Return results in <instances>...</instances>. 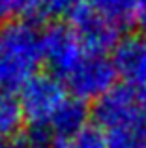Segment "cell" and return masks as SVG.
<instances>
[{"mask_svg":"<svg viewBox=\"0 0 146 148\" xmlns=\"http://www.w3.org/2000/svg\"><path fill=\"white\" fill-rule=\"evenodd\" d=\"M41 60V34L32 21L17 19L0 25V92L21 90L38 75Z\"/></svg>","mask_w":146,"mask_h":148,"instance_id":"obj_1","label":"cell"},{"mask_svg":"<svg viewBox=\"0 0 146 148\" xmlns=\"http://www.w3.org/2000/svg\"><path fill=\"white\" fill-rule=\"evenodd\" d=\"M94 118L99 130H107V133L146 120V86L114 84L96 101Z\"/></svg>","mask_w":146,"mask_h":148,"instance_id":"obj_2","label":"cell"},{"mask_svg":"<svg viewBox=\"0 0 146 148\" xmlns=\"http://www.w3.org/2000/svg\"><path fill=\"white\" fill-rule=\"evenodd\" d=\"M21 99L25 118L28 126H47L58 107L68 99L66 86L60 77L53 73H38L21 88Z\"/></svg>","mask_w":146,"mask_h":148,"instance_id":"obj_3","label":"cell"},{"mask_svg":"<svg viewBox=\"0 0 146 148\" xmlns=\"http://www.w3.org/2000/svg\"><path fill=\"white\" fill-rule=\"evenodd\" d=\"M116 69L113 60L101 54H86L81 64L66 77L68 86L77 99H96L105 96L116 81Z\"/></svg>","mask_w":146,"mask_h":148,"instance_id":"obj_4","label":"cell"},{"mask_svg":"<svg viewBox=\"0 0 146 148\" xmlns=\"http://www.w3.org/2000/svg\"><path fill=\"white\" fill-rule=\"evenodd\" d=\"M41 45H43V60L56 75L68 77L86 56V51L73 26L62 23L45 28V32L41 34Z\"/></svg>","mask_w":146,"mask_h":148,"instance_id":"obj_5","label":"cell"},{"mask_svg":"<svg viewBox=\"0 0 146 148\" xmlns=\"http://www.w3.org/2000/svg\"><path fill=\"white\" fill-rule=\"evenodd\" d=\"M71 26L77 32L86 54H101L105 56L107 51L118 45L120 26L111 23L109 19L101 17L90 8V4L83 6L71 15Z\"/></svg>","mask_w":146,"mask_h":148,"instance_id":"obj_6","label":"cell"},{"mask_svg":"<svg viewBox=\"0 0 146 148\" xmlns=\"http://www.w3.org/2000/svg\"><path fill=\"white\" fill-rule=\"evenodd\" d=\"M113 64L124 83L146 86V36L131 34L120 38L113 53Z\"/></svg>","mask_w":146,"mask_h":148,"instance_id":"obj_7","label":"cell"},{"mask_svg":"<svg viewBox=\"0 0 146 148\" xmlns=\"http://www.w3.org/2000/svg\"><path fill=\"white\" fill-rule=\"evenodd\" d=\"M88 118H90V109L86 107V103L77 98H68L53 114L49 127L58 137H73L88 126Z\"/></svg>","mask_w":146,"mask_h":148,"instance_id":"obj_8","label":"cell"},{"mask_svg":"<svg viewBox=\"0 0 146 148\" xmlns=\"http://www.w3.org/2000/svg\"><path fill=\"white\" fill-rule=\"evenodd\" d=\"M21 99L11 92H0V139H11L21 133L25 124Z\"/></svg>","mask_w":146,"mask_h":148,"instance_id":"obj_9","label":"cell"},{"mask_svg":"<svg viewBox=\"0 0 146 148\" xmlns=\"http://www.w3.org/2000/svg\"><path fill=\"white\" fill-rule=\"evenodd\" d=\"M53 148H109L107 135L98 126H86L73 137H58Z\"/></svg>","mask_w":146,"mask_h":148,"instance_id":"obj_10","label":"cell"},{"mask_svg":"<svg viewBox=\"0 0 146 148\" xmlns=\"http://www.w3.org/2000/svg\"><path fill=\"white\" fill-rule=\"evenodd\" d=\"M109 148H146V120L107 133Z\"/></svg>","mask_w":146,"mask_h":148,"instance_id":"obj_11","label":"cell"},{"mask_svg":"<svg viewBox=\"0 0 146 148\" xmlns=\"http://www.w3.org/2000/svg\"><path fill=\"white\" fill-rule=\"evenodd\" d=\"M88 4L96 13L109 19L111 23H114L118 26L131 23L128 0H88Z\"/></svg>","mask_w":146,"mask_h":148,"instance_id":"obj_12","label":"cell"},{"mask_svg":"<svg viewBox=\"0 0 146 148\" xmlns=\"http://www.w3.org/2000/svg\"><path fill=\"white\" fill-rule=\"evenodd\" d=\"M88 0H45V15L51 17H71L77 10L86 6Z\"/></svg>","mask_w":146,"mask_h":148,"instance_id":"obj_13","label":"cell"},{"mask_svg":"<svg viewBox=\"0 0 146 148\" xmlns=\"http://www.w3.org/2000/svg\"><path fill=\"white\" fill-rule=\"evenodd\" d=\"M43 4L45 0H17V15L26 17V21L38 19L41 15H45Z\"/></svg>","mask_w":146,"mask_h":148,"instance_id":"obj_14","label":"cell"},{"mask_svg":"<svg viewBox=\"0 0 146 148\" xmlns=\"http://www.w3.org/2000/svg\"><path fill=\"white\" fill-rule=\"evenodd\" d=\"M131 23L137 25L141 34L146 36V0H128Z\"/></svg>","mask_w":146,"mask_h":148,"instance_id":"obj_15","label":"cell"},{"mask_svg":"<svg viewBox=\"0 0 146 148\" xmlns=\"http://www.w3.org/2000/svg\"><path fill=\"white\" fill-rule=\"evenodd\" d=\"M13 15H17V0H0V25Z\"/></svg>","mask_w":146,"mask_h":148,"instance_id":"obj_16","label":"cell"},{"mask_svg":"<svg viewBox=\"0 0 146 148\" xmlns=\"http://www.w3.org/2000/svg\"><path fill=\"white\" fill-rule=\"evenodd\" d=\"M0 148H8V145H6V141H4V139H0Z\"/></svg>","mask_w":146,"mask_h":148,"instance_id":"obj_17","label":"cell"},{"mask_svg":"<svg viewBox=\"0 0 146 148\" xmlns=\"http://www.w3.org/2000/svg\"><path fill=\"white\" fill-rule=\"evenodd\" d=\"M25 148H34V146H25Z\"/></svg>","mask_w":146,"mask_h":148,"instance_id":"obj_18","label":"cell"}]
</instances>
